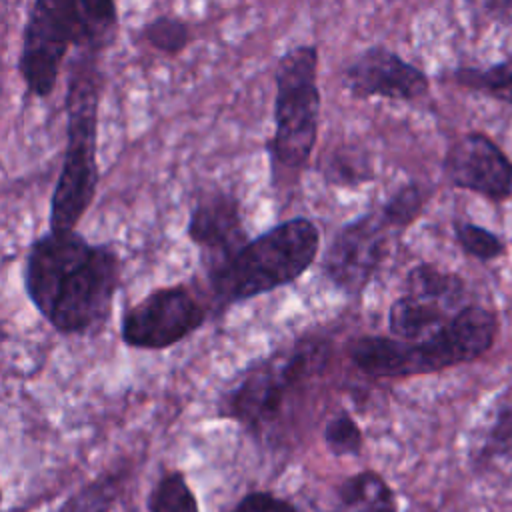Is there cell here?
<instances>
[{
	"label": "cell",
	"mask_w": 512,
	"mask_h": 512,
	"mask_svg": "<svg viewBox=\"0 0 512 512\" xmlns=\"http://www.w3.org/2000/svg\"><path fill=\"white\" fill-rule=\"evenodd\" d=\"M122 264L112 244L76 230H48L24 260V290L40 316L64 336H98L112 314Z\"/></svg>",
	"instance_id": "6da1fadb"
},
{
	"label": "cell",
	"mask_w": 512,
	"mask_h": 512,
	"mask_svg": "<svg viewBox=\"0 0 512 512\" xmlns=\"http://www.w3.org/2000/svg\"><path fill=\"white\" fill-rule=\"evenodd\" d=\"M118 32V6L110 0H36L28 8L18 56L26 92L46 98L54 92L60 66L76 46L100 54Z\"/></svg>",
	"instance_id": "7a4b0ae2"
},
{
	"label": "cell",
	"mask_w": 512,
	"mask_h": 512,
	"mask_svg": "<svg viewBox=\"0 0 512 512\" xmlns=\"http://www.w3.org/2000/svg\"><path fill=\"white\" fill-rule=\"evenodd\" d=\"M496 334V314L480 304H466L424 340L360 336L350 342L348 356L360 372L372 378H406L478 360L494 346Z\"/></svg>",
	"instance_id": "3957f363"
},
{
	"label": "cell",
	"mask_w": 512,
	"mask_h": 512,
	"mask_svg": "<svg viewBox=\"0 0 512 512\" xmlns=\"http://www.w3.org/2000/svg\"><path fill=\"white\" fill-rule=\"evenodd\" d=\"M100 54L82 52L66 80V150L50 198V230H74L90 208L98 186V106L102 94Z\"/></svg>",
	"instance_id": "277c9868"
},
{
	"label": "cell",
	"mask_w": 512,
	"mask_h": 512,
	"mask_svg": "<svg viewBox=\"0 0 512 512\" xmlns=\"http://www.w3.org/2000/svg\"><path fill=\"white\" fill-rule=\"evenodd\" d=\"M318 226L304 216L288 218L206 272L214 302L224 308L296 282L316 260Z\"/></svg>",
	"instance_id": "5b68a950"
},
{
	"label": "cell",
	"mask_w": 512,
	"mask_h": 512,
	"mask_svg": "<svg viewBox=\"0 0 512 512\" xmlns=\"http://www.w3.org/2000/svg\"><path fill=\"white\" fill-rule=\"evenodd\" d=\"M274 76V134L266 148L274 186L288 188L298 182L318 140V48L300 44L284 52Z\"/></svg>",
	"instance_id": "8992f818"
},
{
	"label": "cell",
	"mask_w": 512,
	"mask_h": 512,
	"mask_svg": "<svg viewBox=\"0 0 512 512\" xmlns=\"http://www.w3.org/2000/svg\"><path fill=\"white\" fill-rule=\"evenodd\" d=\"M326 358L328 344L314 338L256 362L220 396L218 416L234 420L252 436H260L278 420L288 394L316 374Z\"/></svg>",
	"instance_id": "52a82bcc"
},
{
	"label": "cell",
	"mask_w": 512,
	"mask_h": 512,
	"mask_svg": "<svg viewBox=\"0 0 512 512\" xmlns=\"http://www.w3.org/2000/svg\"><path fill=\"white\" fill-rule=\"evenodd\" d=\"M208 318V306L184 284L162 286L126 308L120 320L122 342L138 350H166Z\"/></svg>",
	"instance_id": "ba28073f"
},
{
	"label": "cell",
	"mask_w": 512,
	"mask_h": 512,
	"mask_svg": "<svg viewBox=\"0 0 512 512\" xmlns=\"http://www.w3.org/2000/svg\"><path fill=\"white\" fill-rule=\"evenodd\" d=\"M394 236L398 232L382 218L380 210L342 224L322 256L324 276L344 294H360L388 256Z\"/></svg>",
	"instance_id": "9c48e42d"
},
{
	"label": "cell",
	"mask_w": 512,
	"mask_h": 512,
	"mask_svg": "<svg viewBox=\"0 0 512 512\" xmlns=\"http://www.w3.org/2000/svg\"><path fill=\"white\" fill-rule=\"evenodd\" d=\"M442 174L454 188L470 190L492 202H502L512 194V162L482 132H468L450 144L442 160Z\"/></svg>",
	"instance_id": "30bf717a"
},
{
	"label": "cell",
	"mask_w": 512,
	"mask_h": 512,
	"mask_svg": "<svg viewBox=\"0 0 512 512\" xmlns=\"http://www.w3.org/2000/svg\"><path fill=\"white\" fill-rule=\"evenodd\" d=\"M342 84L354 98L382 96L402 102L420 100L430 90V80L424 70L382 44L360 52L346 66Z\"/></svg>",
	"instance_id": "8fae6325"
},
{
	"label": "cell",
	"mask_w": 512,
	"mask_h": 512,
	"mask_svg": "<svg viewBox=\"0 0 512 512\" xmlns=\"http://www.w3.org/2000/svg\"><path fill=\"white\" fill-rule=\"evenodd\" d=\"M186 234L196 244L208 268L236 254L248 240L240 200L226 190L202 192L188 214Z\"/></svg>",
	"instance_id": "7c38bea8"
},
{
	"label": "cell",
	"mask_w": 512,
	"mask_h": 512,
	"mask_svg": "<svg viewBox=\"0 0 512 512\" xmlns=\"http://www.w3.org/2000/svg\"><path fill=\"white\" fill-rule=\"evenodd\" d=\"M452 316L444 306L404 292L390 304L388 330L396 340L418 342L440 330Z\"/></svg>",
	"instance_id": "4fadbf2b"
},
{
	"label": "cell",
	"mask_w": 512,
	"mask_h": 512,
	"mask_svg": "<svg viewBox=\"0 0 512 512\" xmlns=\"http://www.w3.org/2000/svg\"><path fill=\"white\" fill-rule=\"evenodd\" d=\"M336 496L344 512H398L394 488L372 468L346 476L336 486Z\"/></svg>",
	"instance_id": "5bb4252c"
},
{
	"label": "cell",
	"mask_w": 512,
	"mask_h": 512,
	"mask_svg": "<svg viewBox=\"0 0 512 512\" xmlns=\"http://www.w3.org/2000/svg\"><path fill=\"white\" fill-rule=\"evenodd\" d=\"M406 294L436 302L456 314L466 294V282L456 274L438 268L436 264L422 262L406 274Z\"/></svg>",
	"instance_id": "9a60e30c"
},
{
	"label": "cell",
	"mask_w": 512,
	"mask_h": 512,
	"mask_svg": "<svg viewBox=\"0 0 512 512\" xmlns=\"http://www.w3.org/2000/svg\"><path fill=\"white\" fill-rule=\"evenodd\" d=\"M146 512H200V502L194 488L182 470H164L150 486Z\"/></svg>",
	"instance_id": "2e32d148"
},
{
	"label": "cell",
	"mask_w": 512,
	"mask_h": 512,
	"mask_svg": "<svg viewBox=\"0 0 512 512\" xmlns=\"http://www.w3.org/2000/svg\"><path fill=\"white\" fill-rule=\"evenodd\" d=\"M452 76L456 84L476 92H484L512 106V56L488 68H458Z\"/></svg>",
	"instance_id": "e0dca14e"
},
{
	"label": "cell",
	"mask_w": 512,
	"mask_h": 512,
	"mask_svg": "<svg viewBox=\"0 0 512 512\" xmlns=\"http://www.w3.org/2000/svg\"><path fill=\"white\" fill-rule=\"evenodd\" d=\"M118 494V478L104 474L74 490L54 512H112Z\"/></svg>",
	"instance_id": "ac0fdd59"
},
{
	"label": "cell",
	"mask_w": 512,
	"mask_h": 512,
	"mask_svg": "<svg viewBox=\"0 0 512 512\" xmlns=\"http://www.w3.org/2000/svg\"><path fill=\"white\" fill-rule=\"evenodd\" d=\"M426 190L418 182H408L400 186L378 210L382 218L402 234L424 210Z\"/></svg>",
	"instance_id": "d6986e66"
},
{
	"label": "cell",
	"mask_w": 512,
	"mask_h": 512,
	"mask_svg": "<svg viewBox=\"0 0 512 512\" xmlns=\"http://www.w3.org/2000/svg\"><path fill=\"white\" fill-rule=\"evenodd\" d=\"M140 36L158 52L168 54V56H176L180 54L188 42H190V28L188 24L178 18V16H170V14H162L152 18L150 22H146L140 28Z\"/></svg>",
	"instance_id": "ffe728a7"
},
{
	"label": "cell",
	"mask_w": 512,
	"mask_h": 512,
	"mask_svg": "<svg viewBox=\"0 0 512 512\" xmlns=\"http://www.w3.org/2000/svg\"><path fill=\"white\" fill-rule=\"evenodd\" d=\"M322 440L328 452L336 458L344 456H358L364 448V432L358 426V422L348 414V412H338L334 414L324 430H322Z\"/></svg>",
	"instance_id": "44dd1931"
},
{
	"label": "cell",
	"mask_w": 512,
	"mask_h": 512,
	"mask_svg": "<svg viewBox=\"0 0 512 512\" xmlns=\"http://www.w3.org/2000/svg\"><path fill=\"white\" fill-rule=\"evenodd\" d=\"M454 238L458 246L472 258L480 262H492L500 258L506 250L502 238L488 228H482L468 220H454Z\"/></svg>",
	"instance_id": "7402d4cb"
},
{
	"label": "cell",
	"mask_w": 512,
	"mask_h": 512,
	"mask_svg": "<svg viewBox=\"0 0 512 512\" xmlns=\"http://www.w3.org/2000/svg\"><path fill=\"white\" fill-rule=\"evenodd\" d=\"M228 512H298V508L292 500L270 490H252L240 496Z\"/></svg>",
	"instance_id": "603a6c76"
},
{
	"label": "cell",
	"mask_w": 512,
	"mask_h": 512,
	"mask_svg": "<svg viewBox=\"0 0 512 512\" xmlns=\"http://www.w3.org/2000/svg\"><path fill=\"white\" fill-rule=\"evenodd\" d=\"M326 178L334 184H360L364 180H370V170L364 166L362 160H356L354 154H344V152H334V158L328 160V170Z\"/></svg>",
	"instance_id": "cb8c5ba5"
},
{
	"label": "cell",
	"mask_w": 512,
	"mask_h": 512,
	"mask_svg": "<svg viewBox=\"0 0 512 512\" xmlns=\"http://www.w3.org/2000/svg\"><path fill=\"white\" fill-rule=\"evenodd\" d=\"M484 454L492 458L512 456V406L504 408L488 432Z\"/></svg>",
	"instance_id": "d4e9b609"
}]
</instances>
